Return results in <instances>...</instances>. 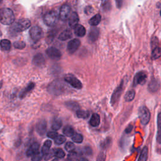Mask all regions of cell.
Masks as SVG:
<instances>
[{
	"label": "cell",
	"mask_w": 161,
	"mask_h": 161,
	"mask_svg": "<svg viewBox=\"0 0 161 161\" xmlns=\"http://www.w3.org/2000/svg\"><path fill=\"white\" fill-rule=\"evenodd\" d=\"M1 22L5 25H10L14 23L15 15L12 10L9 8H4L1 11Z\"/></svg>",
	"instance_id": "6da1fadb"
},
{
	"label": "cell",
	"mask_w": 161,
	"mask_h": 161,
	"mask_svg": "<svg viewBox=\"0 0 161 161\" xmlns=\"http://www.w3.org/2000/svg\"><path fill=\"white\" fill-rule=\"evenodd\" d=\"M59 18V15L56 10H52L45 14L44 20L47 26L53 27L56 25Z\"/></svg>",
	"instance_id": "7a4b0ae2"
},
{
	"label": "cell",
	"mask_w": 161,
	"mask_h": 161,
	"mask_svg": "<svg viewBox=\"0 0 161 161\" xmlns=\"http://www.w3.org/2000/svg\"><path fill=\"white\" fill-rule=\"evenodd\" d=\"M31 25L30 21L28 19H21L16 21L13 23L12 28L15 32H22L27 30Z\"/></svg>",
	"instance_id": "3957f363"
},
{
	"label": "cell",
	"mask_w": 161,
	"mask_h": 161,
	"mask_svg": "<svg viewBox=\"0 0 161 161\" xmlns=\"http://www.w3.org/2000/svg\"><path fill=\"white\" fill-rule=\"evenodd\" d=\"M138 116L142 125H145L148 123L150 119V113L146 106H142L139 108Z\"/></svg>",
	"instance_id": "277c9868"
},
{
	"label": "cell",
	"mask_w": 161,
	"mask_h": 161,
	"mask_svg": "<svg viewBox=\"0 0 161 161\" xmlns=\"http://www.w3.org/2000/svg\"><path fill=\"white\" fill-rule=\"evenodd\" d=\"M30 35L34 42H38L43 36V31L38 26H34L30 30Z\"/></svg>",
	"instance_id": "5b68a950"
},
{
	"label": "cell",
	"mask_w": 161,
	"mask_h": 161,
	"mask_svg": "<svg viewBox=\"0 0 161 161\" xmlns=\"http://www.w3.org/2000/svg\"><path fill=\"white\" fill-rule=\"evenodd\" d=\"M64 80H66V82H67L70 86H73V88L76 89H81L83 87L81 82H80L77 78H76L73 75L69 74V75L66 76L64 78Z\"/></svg>",
	"instance_id": "8992f818"
},
{
	"label": "cell",
	"mask_w": 161,
	"mask_h": 161,
	"mask_svg": "<svg viewBox=\"0 0 161 161\" xmlns=\"http://www.w3.org/2000/svg\"><path fill=\"white\" fill-rule=\"evenodd\" d=\"M64 90V86L61 83H58V82H54L52 83L51 84H50L48 87V91L50 93L55 95H59L63 93Z\"/></svg>",
	"instance_id": "52a82bcc"
},
{
	"label": "cell",
	"mask_w": 161,
	"mask_h": 161,
	"mask_svg": "<svg viewBox=\"0 0 161 161\" xmlns=\"http://www.w3.org/2000/svg\"><path fill=\"white\" fill-rule=\"evenodd\" d=\"M70 12H71V8H70V6L69 5H63L60 9L59 16L60 20H63V21H66L67 19L69 18L70 15H71Z\"/></svg>",
	"instance_id": "ba28073f"
},
{
	"label": "cell",
	"mask_w": 161,
	"mask_h": 161,
	"mask_svg": "<svg viewBox=\"0 0 161 161\" xmlns=\"http://www.w3.org/2000/svg\"><path fill=\"white\" fill-rule=\"evenodd\" d=\"M46 54L49 58L54 60H58L62 57L60 50L55 47H49L46 50Z\"/></svg>",
	"instance_id": "9c48e42d"
},
{
	"label": "cell",
	"mask_w": 161,
	"mask_h": 161,
	"mask_svg": "<svg viewBox=\"0 0 161 161\" xmlns=\"http://www.w3.org/2000/svg\"><path fill=\"white\" fill-rule=\"evenodd\" d=\"M147 74L144 71H140L136 74L134 79L133 86H137L138 84H144L146 82L147 80Z\"/></svg>",
	"instance_id": "30bf717a"
},
{
	"label": "cell",
	"mask_w": 161,
	"mask_h": 161,
	"mask_svg": "<svg viewBox=\"0 0 161 161\" xmlns=\"http://www.w3.org/2000/svg\"><path fill=\"white\" fill-rule=\"evenodd\" d=\"M123 81L122 80V83L120 84L118 87L116 88V89L113 92L112 98H111V103L113 106H114L118 102L120 99V97L122 94V90H123Z\"/></svg>",
	"instance_id": "8fae6325"
},
{
	"label": "cell",
	"mask_w": 161,
	"mask_h": 161,
	"mask_svg": "<svg viewBox=\"0 0 161 161\" xmlns=\"http://www.w3.org/2000/svg\"><path fill=\"white\" fill-rule=\"evenodd\" d=\"M80 45V42L78 39H73L67 44V50L69 54H73L76 52Z\"/></svg>",
	"instance_id": "7c38bea8"
},
{
	"label": "cell",
	"mask_w": 161,
	"mask_h": 161,
	"mask_svg": "<svg viewBox=\"0 0 161 161\" xmlns=\"http://www.w3.org/2000/svg\"><path fill=\"white\" fill-rule=\"evenodd\" d=\"M47 123L45 120H41L36 125V131L38 135L43 136L45 134L47 131Z\"/></svg>",
	"instance_id": "4fadbf2b"
},
{
	"label": "cell",
	"mask_w": 161,
	"mask_h": 161,
	"mask_svg": "<svg viewBox=\"0 0 161 161\" xmlns=\"http://www.w3.org/2000/svg\"><path fill=\"white\" fill-rule=\"evenodd\" d=\"M160 87V83L159 80L156 78H152L148 85V89L151 93H156L158 91Z\"/></svg>",
	"instance_id": "5bb4252c"
},
{
	"label": "cell",
	"mask_w": 161,
	"mask_h": 161,
	"mask_svg": "<svg viewBox=\"0 0 161 161\" xmlns=\"http://www.w3.org/2000/svg\"><path fill=\"white\" fill-rule=\"evenodd\" d=\"M32 62L37 67H42L45 63V59L42 54H37L34 57Z\"/></svg>",
	"instance_id": "9a60e30c"
},
{
	"label": "cell",
	"mask_w": 161,
	"mask_h": 161,
	"mask_svg": "<svg viewBox=\"0 0 161 161\" xmlns=\"http://www.w3.org/2000/svg\"><path fill=\"white\" fill-rule=\"evenodd\" d=\"M79 21V18L77 13L76 12L71 13L69 18V25L70 28H75L78 25Z\"/></svg>",
	"instance_id": "2e32d148"
},
{
	"label": "cell",
	"mask_w": 161,
	"mask_h": 161,
	"mask_svg": "<svg viewBox=\"0 0 161 161\" xmlns=\"http://www.w3.org/2000/svg\"><path fill=\"white\" fill-rule=\"evenodd\" d=\"M40 147V145L37 142L33 143L29 147V148L27 149L26 155L28 157H32L33 155H34L35 153L38 152V149Z\"/></svg>",
	"instance_id": "e0dca14e"
},
{
	"label": "cell",
	"mask_w": 161,
	"mask_h": 161,
	"mask_svg": "<svg viewBox=\"0 0 161 161\" xmlns=\"http://www.w3.org/2000/svg\"><path fill=\"white\" fill-rule=\"evenodd\" d=\"M99 34V31L97 28H92L90 30L88 35V39L90 42H94L98 39Z\"/></svg>",
	"instance_id": "ac0fdd59"
},
{
	"label": "cell",
	"mask_w": 161,
	"mask_h": 161,
	"mask_svg": "<svg viewBox=\"0 0 161 161\" xmlns=\"http://www.w3.org/2000/svg\"><path fill=\"white\" fill-rule=\"evenodd\" d=\"M89 123L93 127H96L100 124V116L97 113H93L91 117Z\"/></svg>",
	"instance_id": "d6986e66"
},
{
	"label": "cell",
	"mask_w": 161,
	"mask_h": 161,
	"mask_svg": "<svg viewBox=\"0 0 161 161\" xmlns=\"http://www.w3.org/2000/svg\"><path fill=\"white\" fill-rule=\"evenodd\" d=\"M72 32L69 29H66L60 34L59 36V39L61 41H66V40L69 39L72 37Z\"/></svg>",
	"instance_id": "ffe728a7"
},
{
	"label": "cell",
	"mask_w": 161,
	"mask_h": 161,
	"mask_svg": "<svg viewBox=\"0 0 161 161\" xmlns=\"http://www.w3.org/2000/svg\"><path fill=\"white\" fill-rule=\"evenodd\" d=\"M35 84L34 83H30L22 91V93H20V98L21 99H23V98H25L26 96V95L30 93L31 91H32L34 89V88H35Z\"/></svg>",
	"instance_id": "44dd1931"
},
{
	"label": "cell",
	"mask_w": 161,
	"mask_h": 161,
	"mask_svg": "<svg viewBox=\"0 0 161 161\" xmlns=\"http://www.w3.org/2000/svg\"><path fill=\"white\" fill-rule=\"evenodd\" d=\"M74 32L77 37H83L86 35V29L83 25H78L74 28Z\"/></svg>",
	"instance_id": "7402d4cb"
},
{
	"label": "cell",
	"mask_w": 161,
	"mask_h": 161,
	"mask_svg": "<svg viewBox=\"0 0 161 161\" xmlns=\"http://www.w3.org/2000/svg\"><path fill=\"white\" fill-rule=\"evenodd\" d=\"M161 57V48L158 46L156 45L152 47V54H151V57L153 60H156Z\"/></svg>",
	"instance_id": "603a6c76"
},
{
	"label": "cell",
	"mask_w": 161,
	"mask_h": 161,
	"mask_svg": "<svg viewBox=\"0 0 161 161\" xmlns=\"http://www.w3.org/2000/svg\"><path fill=\"white\" fill-rule=\"evenodd\" d=\"M101 20H102V16H101L99 14H97L89 20V23L91 26L96 27L99 24Z\"/></svg>",
	"instance_id": "cb8c5ba5"
},
{
	"label": "cell",
	"mask_w": 161,
	"mask_h": 161,
	"mask_svg": "<svg viewBox=\"0 0 161 161\" xmlns=\"http://www.w3.org/2000/svg\"><path fill=\"white\" fill-rule=\"evenodd\" d=\"M65 105L68 109L72 111H75V112H77L79 109V104L75 102H73V101H69V102H66Z\"/></svg>",
	"instance_id": "d4e9b609"
},
{
	"label": "cell",
	"mask_w": 161,
	"mask_h": 161,
	"mask_svg": "<svg viewBox=\"0 0 161 161\" xmlns=\"http://www.w3.org/2000/svg\"><path fill=\"white\" fill-rule=\"evenodd\" d=\"M148 147L147 146H145L142 150V151H141V153L140 154L138 161H147L148 158Z\"/></svg>",
	"instance_id": "484cf974"
},
{
	"label": "cell",
	"mask_w": 161,
	"mask_h": 161,
	"mask_svg": "<svg viewBox=\"0 0 161 161\" xmlns=\"http://www.w3.org/2000/svg\"><path fill=\"white\" fill-rule=\"evenodd\" d=\"M51 145H52L51 140H48L45 141L42 148V152L44 154V155H46L50 152V148L51 147Z\"/></svg>",
	"instance_id": "4316f807"
},
{
	"label": "cell",
	"mask_w": 161,
	"mask_h": 161,
	"mask_svg": "<svg viewBox=\"0 0 161 161\" xmlns=\"http://www.w3.org/2000/svg\"><path fill=\"white\" fill-rule=\"evenodd\" d=\"M63 133L64 134L66 135V136H67V137H73L75 133H74V128L70 125H67V126H66L64 129H63Z\"/></svg>",
	"instance_id": "83f0119b"
},
{
	"label": "cell",
	"mask_w": 161,
	"mask_h": 161,
	"mask_svg": "<svg viewBox=\"0 0 161 161\" xmlns=\"http://www.w3.org/2000/svg\"><path fill=\"white\" fill-rule=\"evenodd\" d=\"M135 96V91L134 89L130 90L126 93L125 96V99L127 102H130L134 99Z\"/></svg>",
	"instance_id": "f1b7e54d"
},
{
	"label": "cell",
	"mask_w": 161,
	"mask_h": 161,
	"mask_svg": "<svg viewBox=\"0 0 161 161\" xmlns=\"http://www.w3.org/2000/svg\"><path fill=\"white\" fill-rule=\"evenodd\" d=\"M63 126V122H62V120L60 119H55L52 123V128L54 130H59L60 128L62 127Z\"/></svg>",
	"instance_id": "f546056e"
},
{
	"label": "cell",
	"mask_w": 161,
	"mask_h": 161,
	"mask_svg": "<svg viewBox=\"0 0 161 161\" xmlns=\"http://www.w3.org/2000/svg\"><path fill=\"white\" fill-rule=\"evenodd\" d=\"M1 47L3 50L8 51V50H9L11 48V42L7 39L2 40L1 41Z\"/></svg>",
	"instance_id": "4dcf8cb0"
},
{
	"label": "cell",
	"mask_w": 161,
	"mask_h": 161,
	"mask_svg": "<svg viewBox=\"0 0 161 161\" xmlns=\"http://www.w3.org/2000/svg\"><path fill=\"white\" fill-rule=\"evenodd\" d=\"M76 115L78 118L86 119V118H88L89 117V112H88V111L79 109L78 111H77L76 112Z\"/></svg>",
	"instance_id": "1f68e13d"
},
{
	"label": "cell",
	"mask_w": 161,
	"mask_h": 161,
	"mask_svg": "<svg viewBox=\"0 0 161 161\" xmlns=\"http://www.w3.org/2000/svg\"><path fill=\"white\" fill-rule=\"evenodd\" d=\"M72 140L77 144H80L83 141V136L80 134H75L72 137Z\"/></svg>",
	"instance_id": "d6a6232c"
},
{
	"label": "cell",
	"mask_w": 161,
	"mask_h": 161,
	"mask_svg": "<svg viewBox=\"0 0 161 161\" xmlns=\"http://www.w3.org/2000/svg\"><path fill=\"white\" fill-rule=\"evenodd\" d=\"M65 152L61 148H57L54 150V156L59 158V159H62L65 157Z\"/></svg>",
	"instance_id": "836d02e7"
},
{
	"label": "cell",
	"mask_w": 161,
	"mask_h": 161,
	"mask_svg": "<svg viewBox=\"0 0 161 161\" xmlns=\"http://www.w3.org/2000/svg\"><path fill=\"white\" fill-rule=\"evenodd\" d=\"M44 154L41 152H38L35 153L34 155L32 156V161H40L43 158Z\"/></svg>",
	"instance_id": "e575fe53"
},
{
	"label": "cell",
	"mask_w": 161,
	"mask_h": 161,
	"mask_svg": "<svg viewBox=\"0 0 161 161\" xmlns=\"http://www.w3.org/2000/svg\"><path fill=\"white\" fill-rule=\"evenodd\" d=\"M66 141V138L64 135H58V137L55 139V144L57 145H61L64 144Z\"/></svg>",
	"instance_id": "d590c367"
},
{
	"label": "cell",
	"mask_w": 161,
	"mask_h": 161,
	"mask_svg": "<svg viewBox=\"0 0 161 161\" xmlns=\"http://www.w3.org/2000/svg\"><path fill=\"white\" fill-rule=\"evenodd\" d=\"M75 147H74V145L73 144V143L70 142H68L66 143V145H65V149L66 151L69 152H74V150Z\"/></svg>",
	"instance_id": "8d00e7d4"
},
{
	"label": "cell",
	"mask_w": 161,
	"mask_h": 161,
	"mask_svg": "<svg viewBox=\"0 0 161 161\" xmlns=\"http://www.w3.org/2000/svg\"><path fill=\"white\" fill-rule=\"evenodd\" d=\"M13 45L17 49H23L25 47L26 44L23 41H16L13 44Z\"/></svg>",
	"instance_id": "74e56055"
},
{
	"label": "cell",
	"mask_w": 161,
	"mask_h": 161,
	"mask_svg": "<svg viewBox=\"0 0 161 161\" xmlns=\"http://www.w3.org/2000/svg\"><path fill=\"white\" fill-rule=\"evenodd\" d=\"M83 152L87 156H91V155H92V154H93V150H92L91 148L89 146H86L84 148Z\"/></svg>",
	"instance_id": "f35d334b"
},
{
	"label": "cell",
	"mask_w": 161,
	"mask_h": 161,
	"mask_svg": "<svg viewBox=\"0 0 161 161\" xmlns=\"http://www.w3.org/2000/svg\"><path fill=\"white\" fill-rule=\"evenodd\" d=\"M106 160V154L104 152H102L99 154L97 157L96 161H105Z\"/></svg>",
	"instance_id": "ab89813d"
},
{
	"label": "cell",
	"mask_w": 161,
	"mask_h": 161,
	"mask_svg": "<svg viewBox=\"0 0 161 161\" xmlns=\"http://www.w3.org/2000/svg\"><path fill=\"white\" fill-rule=\"evenodd\" d=\"M157 132H161V112H160L157 116Z\"/></svg>",
	"instance_id": "60d3db41"
},
{
	"label": "cell",
	"mask_w": 161,
	"mask_h": 161,
	"mask_svg": "<svg viewBox=\"0 0 161 161\" xmlns=\"http://www.w3.org/2000/svg\"><path fill=\"white\" fill-rule=\"evenodd\" d=\"M47 135L48 138L55 140L58 137V134L56 132H48Z\"/></svg>",
	"instance_id": "b9f144b4"
},
{
	"label": "cell",
	"mask_w": 161,
	"mask_h": 161,
	"mask_svg": "<svg viewBox=\"0 0 161 161\" xmlns=\"http://www.w3.org/2000/svg\"><path fill=\"white\" fill-rule=\"evenodd\" d=\"M53 154L54 155V151H51V152H50H50H49L48 154H47L45 155V160H48V159H50V158H51V157H52Z\"/></svg>",
	"instance_id": "7bdbcfd3"
},
{
	"label": "cell",
	"mask_w": 161,
	"mask_h": 161,
	"mask_svg": "<svg viewBox=\"0 0 161 161\" xmlns=\"http://www.w3.org/2000/svg\"><path fill=\"white\" fill-rule=\"evenodd\" d=\"M115 2L116 3V6L118 8H122L123 4V0H115Z\"/></svg>",
	"instance_id": "ee69618b"
},
{
	"label": "cell",
	"mask_w": 161,
	"mask_h": 161,
	"mask_svg": "<svg viewBox=\"0 0 161 161\" xmlns=\"http://www.w3.org/2000/svg\"><path fill=\"white\" fill-rule=\"evenodd\" d=\"M133 129V126L132 125H129L127 127V128L125 129V133L126 134H129L131 132H132V130Z\"/></svg>",
	"instance_id": "f6af8a7d"
},
{
	"label": "cell",
	"mask_w": 161,
	"mask_h": 161,
	"mask_svg": "<svg viewBox=\"0 0 161 161\" xmlns=\"http://www.w3.org/2000/svg\"><path fill=\"white\" fill-rule=\"evenodd\" d=\"M78 161H88V160L84 157H80L78 159Z\"/></svg>",
	"instance_id": "bcb514c9"
},
{
	"label": "cell",
	"mask_w": 161,
	"mask_h": 161,
	"mask_svg": "<svg viewBox=\"0 0 161 161\" xmlns=\"http://www.w3.org/2000/svg\"><path fill=\"white\" fill-rule=\"evenodd\" d=\"M160 16H161V10H160Z\"/></svg>",
	"instance_id": "7dc6e473"
}]
</instances>
